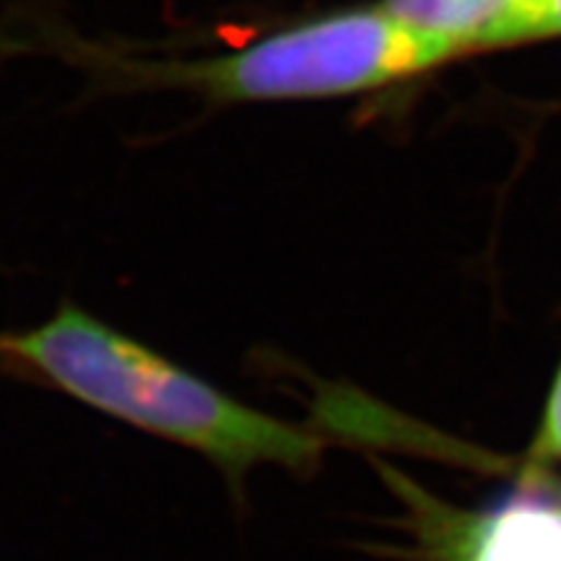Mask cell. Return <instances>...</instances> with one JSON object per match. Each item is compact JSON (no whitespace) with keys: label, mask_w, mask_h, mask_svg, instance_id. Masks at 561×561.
I'll use <instances>...</instances> for the list:
<instances>
[{"label":"cell","mask_w":561,"mask_h":561,"mask_svg":"<svg viewBox=\"0 0 561 561\" xmlns=\"http://www.w3.org/2000/svg\"><path fill=\"white\" fill-rule=\"evenodd\" d=\"M0 359L24 364L66 396L112 419L201 453L234 491L261 466L310 476L325 447L312 426L237 401L73 305H62L30 331L0 335Z\"/></svg>","instance_id":"1"},{"label":"cell","mask_w":561,"mask_h":561,"mask_svg":"<svg viewBox=\"0 0 561 561\" xmlns=\"http://www.w3.org/2000/svg\"><path fill=\"white\" fill-rule=\"evenodd\" d=\"M460 55L447 39L371 5L297 21L208 60L161 62L151 76L214 102L322 100L388 87Z\"/></svg>","instance_id":"2"},{"label":"cell","mask_w":561,"mask_h":561,"mask_svg":"<svg viewBox=\"0 0 561 561\" xmlns=\"http://www.w3.org/2000/svg\"><path fill=\"white\" fill-rule=\"evenodd\" d=\"M453 561H561V489L528 491L476 517Z\"/></svg>","instance_id":"3"},{"label":"cell","mask_w":561,"mask_h":561,"mask_svg":"<svg viewBox=\"0 0 561 561\" xmlns=\"http://www.w3.org/2000/svg\"><path fill=\"white\" fill-rule=\"evenodd\" d=\"M380 5L413 30L447 39L466 55L496 47L512 0H382Z\"/></svg>","instance_id":"4"},{"label":"cell","mask_w":561,"mask_h":561,"mask_svg":"<svg viewBox=\"0 0 561 561\" xmlns=\"http://www.w3.org/2000/svg\"><path fill=\"white\" fill-rule=\"evenodd\" d=\"M561 37V0H512L496 47Z\"/></svg>","instance_id":"5"},{"label":"cell","mask_w":561,"mask_h":561,"mask_svg":"<svg viewBox=\"0 0 561 561\" xmlns=\"http://www.w3.org/2000/svg\"><path fill=\"white\" fill-rule=\"evenodd\" d=\"M528 460L538 468H561V364L549 388L538 430L533 434Z\"/></svg>","instance_id":"6"}]
</instances>
